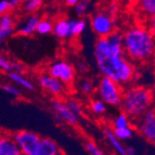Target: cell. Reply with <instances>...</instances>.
Segmentation results:
<instances>
[{
    "label": "cell",
    "instance_id": "25",
    "mask_svg": "<svg viewBox=\"0 0 155 155\" xmlns=\"http://www.w3.org/2000/svg\"><path fill=\"white\" fill-rule=\"evenodd\" d=\"M64 102L67 105V107L75 114L76 116L80 117L83 115V107H81V105H80V103L78 101L74 100V99H66Z\"/></svg>",
    "mask_w": 155,
    "mask_h": 155
},
{
    "label": "cell",
    "instance_id": "5",
    "mask_svg": "<svg viewBox=\"0 0 155 155\" xmlns=\"http://www.w3.org/2000/svg\"><path fill=\"white\" fill-rule=\"evenodd\" d=\"M47 73L59 79L66 87H71L76 79L75 66L66 60L59 59L51 62L47 68Z\"/></svg>",
    "mask_w": 155,
    "mask_h": 155
},
{
    "label": "cell",
    "instance_id": "22",
    "mask_svg": "<svg viewBox=\"0 0 155 155\" xmlns=\"http://www.w3.org/2000/svg\"><path fill=\"white\" fill-rule=\"evenodd\" d=\"M0 27L3 29L14 31V29H15V20H14V18L9 13L2 14L0 16Z\"/></svg>",
    "mask_w": 155,
    "mask_h": 155
},
{
    "label": "cell",
    "instance_id": "10",
    "mask_svg": "<svg viewBox=\"0 0 155 155\" xmlns=\"http://www.w3.org/2000/svg\"><path fill=\"white\" fill-rule=\"evenodd\" d=\"M38 84L42 90L53 96L54 98H59L65 93L66 86L62 84L59 79L52 77L47 72H42L38 75Z\"/></svg>",
    "mask_w": 155,
    "mask_h": 155
},
{
    "label": "cell",
    "instance_id": "18",
    "mask_svg": "<svg viewBox=\"0 0 155 155\" xmlns=\"http://www.w3.org/2000/svg\"><path fill=\"white\" fill-rule=\"evenodd\" d=\"M71 22V31H72L73 38L80 36L87 28V22L84 18H77V20H70Z\"/></svg>",
    "mask_w": 155,
    "mask_h": 155
},
{
    "label": "cell",
    "instance_id": "39",
    "mask_svg": "<svg viewBox=\"0 0 155 155\" xmlns=\"http://www.w3.org/2000/svg\"><path fill=\"white\" fill-rule=\"evenodd\" d=\"M63 2L68 7H74L78 2V0H63Z\"/></svg>",
    "mask_w": 155,
    "mask_h": 155
},
{
    "label": "cell",
    "instance_id": "11",
    "mask_svg": "<svg viewBox=\"0 0 155 155\" xmlns=\"http://www.w3.org/2000/svg\"><path fill=\"white\" fill-rule=\"evenodd\" d=\"M61 153L59 144L51 138H40L34 155H59Z\"/></svg>",
    "mask_w": 155,
    "mask_h": 155
},
{
    "label": "cell",
    "instance_id": "7",
    "mask_svg": "<svg viewBox=\"0 0 155 155\" xmlns=\"http://www.w3.org/2000/svg\"><path fill=\"white\" fill-rule=\"evenodd\" d=\"M12 139L21 151L22 155H34L36 147L40 141V136L31 130H18L13 132Z\"/></svg>",
    "mask_w": 155,
    "mask_h": 155
},
{
    "label": "cell",
    "instance_id": "15",
    "mask_svg": "<svg viewBox=\"0 0 155 155\" xmlns=\"http://www.w3.org/2000/svg\"><path fill=\"white\" fill-rule=\"evenodd\" d=\"M8 75L11 81H13V83L15 84L18 87H20V88L25 89V90H28V91L35 90V85H34V83L29 78L26 77L24 74H22V73L11 71V72H9Z\"/></svg>",
    "mask_w": 155,
    "mask_h": 155
},
{
    "label": "cell",
    "instance_id": "28",
    "mask_svg": "<svg viewBox=\"0 0 155 155\" xmlns=\"http://www.w3.org/2000/svg\"><path fill=\"white\" fill-rule=\"evenodd\" d=\"M85 147H86V151L90 155H106L105 153L101 150L100 147L93 142V141H91V140H87V141H86Z\"/></svg>",
    "mask_w": 155,
    "mask_h": 155
},
{
    "label": "cell",
    "instance_id": "3",
    "mask_svg": "<svg viewBox=\"0 0 155 155\" xmlns=\"http://www.w3.org/2000/svg\"><path fill=\"white\" fill-rule=\"evenodd\" d=\"M153 90L142 85H129L123 90L120 107L130 119L136 120L153 107Z\"/></svg>",
    "mask_w": 155,
    "mask_h": 155
},
{
    "label": "cell",
    "instance_id": "32",
    "mask_svg": "<svg viewBox=\"0 0 155 155\" xmlns=\"http://www.w3.org/2000/svg\"><path fill=\"white\" fill-rule=\"evenodd\" d=\"M10 5H9V0H1L0 1V16L2 14H5L10 11Z\"/></svg>",
    "mask_w": 155,
    "mask_h": 155
},
{
    "label": "cell",
    "instance_id": "30",
    "mask_svg": "<svg viewBox=\"0 0 155 155\" xmlns=\"http://www.w3.org/2000/svg\"><path fill=\"white\" fill-rule=\"evenodd\" d=\"M11 70H12V61L3 53H0V71L9 73L11 72Z\"/></svg>",
    "mask_w": 155,
    "mask_h": 155
},
{
    "label": "cell",
    "instance_id": "17",
    "mask_svg": "<svg viewBox=\"0 0 155 155\" xmlns=\"http://www.w3.org/2000/svg\"><path fill=\"white\" fill-rule=\"evenodd\" d=\"M142 14L150 18H154L155 14V0H138L137 5Z\"/></svg>",
    "mask_w": 155,
    "mask_h": 155
},
{
    "label": "cell",
    "instance_id": "27",
    "mask_svg": "<svg viewBox=\"0 0 155 155\" xmlns=\"http://www.w3.org/2000/svg\"><path fill=\"white\" fill-rule=\"evenodd\" d=\"M1 88L3 91L10 94V96L14 97V98H20L22 97V90L18 88L16 85H12V84H3L1 85Z\"/></svg>",
    "mask_w": 155,
    "mask_h": 155
},
{
    "label": "cell",
    "instance_id": "21",
    "mask_svg": "<svg viewBox=\"0 0 155 155\" xmlns=\"http://www.w3.org/2000/svg\"><path fill=\"white\" fill-rule=\"evenodd\" d=\"M112 126H113V128H124V127L130 126V118L126 113L120 112L114 117Z\"/></svg>",
    "mask_w": 155,
    "mask_h": 155
},
{
    "label": "cell",
    "instance_id": "14",
    "mask_svg": "<svg viewBox=\"0 0 155 155\" xmlns=\"http://www.w3.org/2000/svg\"><path fill=\"white\" fill-rule=\"evenodd\" d=\"M52 33L59 39H72L73 35L71 31V22L67 18H58L53 23Z\"/></svg>",
    "mask_w": 155,
    "mask_h": 155
},
{
    "label": "cell",
    "instance_id": "13",
    "mask_svg": "<svg viewBox=\"0 0 155 155\" xmlns=\"http://www.w3.org/2000/svg\"><path fill=\"white\" fill-rule=\"evenodd\" d=\"M0 155H22L10 134H0Z\"/></svg>",
    "mask_w": 155,
    "mask_h": 155
},
{
    "label": "cell",
    "instance_id": "23",
    "mask_svg": "<svg viewBox=\"0 0 155 155\" xmlns=\"http://www.w3.org/2000/svg\"><path fill=\"white\" fill-rule=\"evenodd\" d=\"M106 109H107V105L101 99L97 98L91 100L90 110L92 111L93 114H96V115H103L106 112Z\"/></svg>",
    "mask_w": 155,
    "mask_h": 155
},
{
    "label": "cell",
    "instance_id": "38",
    "mask_svg": "<svg viewBox=\"0 0 155 155\" xmlns=\"http://www.w3.org/2000/svg\"><path fill=\"white\" fill-rule=\"evenodd\" d=\"M118 1H120L126 5H136L138 2V0H118Z\"/></svg>",
    "mask_w": 155,
    "mask_h": 155
},
{
    "label": "cell",
    "instance_id": "1",
    "mask_svg": "<svg viewBox=\"0 0 155 155\" xmlns=\"http://www.w3.org/2000/svg\"><path fill=\"white\" fill-rule=\"evenodd\" d=\"M94 60L102 76L110 78L122 87L129 86L136 78V65L125 55L122 46L112 44L106 37L94 44Z\"/></svg>",
    "mask_w": 155,
    "mask_h": 155
},
{
    "label": "cell",
    "instance_id": "31",
    "mask_svg": "<svg viewBox=\"0 0 155 155\" xmlns=\"http://www.w3.org/2000/svg\"><path fill=\"white\" fill-rule=\"evenodd\" d=\"M106 38L109 39L112 44L116 45V46H122L123 44V31H112L109 36H106Z\"/></svg>",
    "mask_w": 155,
    "mask_h": 155
},
{
    "label": "cell",
    "instance_id": "37",
    "mask_svg": "<svg viewBox=\"0 0 155 155\" xmlns=\"http://www.w3.org/2000/svg\"><path fill=\"white\" fill-rule=\"evenodd\" d=\"M24 0H9V5H10L11 9H15L18 8V5H23Z\"/></svg>",
    "mask_w": 155,
    "mask_h": 155
},
{
    "label": "cell",
    "instance_id": "35",
    "mask_svg": "<svg viewBox=\"0 0 155 155\" xmlns=\"http://www.w3.org/2000/svg\"><path fill=\"white\" fill-rule=\"evenodd\" d=\"M11 71H13V72H18V73H22V74H23L25 68H24V66L21 64V63L12 61V70Z\"/></svg>",
    "mask_w": 155,
    "mask_h": 155
},
{
    "label": "cell",
    "instance_id": "36",
    "mask_svg": "<svg viewBox=\"0 0 155 155\" xmlns=\"http://www.w3.org/2000/svg\"><path fill=\"white\" fill-rule=\"evenodd\" d=\"M12 34H13V31H8V29H3L0 27V44H1L5 38H8L9 36H11Z\"/></svg>",
    "mask_w": 155,
    "mask_h": 155
},
{
    "label": "cell",
    "instance_id": "20",
    "mask_svg": "<svg viewBox=\"0 0 155 155\" xmlns=\"http://www.w3.org/2000/svg\"><path fill=\"white\" fill-rule=\"evenodd\" d=\"M114 136L120 141L129 140L134 136V129L130 126L124 127V128H112Z\"/></svg>",
    "mask_w": 155,
    "mask_h": 155
},
{
    "label": "cell",
    "instance_id": "9",
    "mask_svg": "<svg viewBox=\"0 0 155 155\" xmlns=\"http://www.w3.org/2000/svg\"><path fill=\"white\" fill-rule=\"evenodd\" d=\"M50 104H51V107L53 110L55 118L60 123L71 125V126H76L78 124L79 117L76 116L75 114L67 107V105L63 100L59 98H53L50 101Z\"/></svg>",
    "mask_w": 155,
    "mask_h": 155
},
{
    "label": "cell",
    "instance_id": "12",
    "mask_svg": "<svg viewBox=\"0 0 155 155\" xmlns=\"http://www.w3.org/2000/svg\"><path fill=\"white\" fill-rule=\"evenodd\" d=\"M39 16L37 14H29L28 16H26L21 23L18 24L16 31L18 35L21 36H31L33 34L36 33V26L39 21Z\"/></svg>",
    "mask_w": 155,
    "mask_h": 155
},
{
    "label": "cell",
    "instance_id": "26",
    "mask_svg": "<svg viewBox=\"0 0 155 155\" xmlns=\"http://www.w3.org/2000/svg\"><path fill=\"white\" fill-rule=\"evenodd\" d=\"M42 5V0H24V10L27 13H34Z\"/></svg>",
    "mask_w": 155,
    "mask_h": 155
},
{
    "label": "cell",
    "instance_id": "2",
    "mask_svg": "<svg viewBox=\"0 0 155 155\" xmlns=\"http://www.w3.org/2000/svg\"><path fill=\"white\" fill-rule=\"evenodd\" d=\"M123 51L134 63L147 62L154 54V36L143 25H132L123 33Z\"/></svg>",
    "mask_w": 155,
    "mask_h": 155
},
{
    "label": "cell",
    "instance_id": "24",
    "mask_svg": "<svg viewBox=\"0 0 155 155\" xmlns=\"http://www.w3.org/2000/svg\"><path fill=\"white\" fill-rule=\"evenodd\" d=\"M75 13L78 18H83L88 13L91 7V0H78V2L75 5Z\"/></svg>",
    "mask_w": 155,
    "mask_h": 155
},
{
    "label": "cell",
    "instance_id": "4",
    "mask_svg": "<svg viewBox=\"0 0 155 155\" xmlns=\"http://www.w3.org/2000/svg\"><path fill=\"white\" fill-rule=\"evenodd\" d=\"M96 90L98 98L103 101L106 105L113 107H118L120 105L124 89L122 88V86L112 79L102 76L97 84Z\"/></svg>",
    "mask_w": 155,
    "mask_h": 155
},
{
    "label": "cell",
    "instance_id": "29",
    "mask_svg": "<svg viewBox=\"0 0 155 155\" xmlns=\"http://www.w3.org/2000/svg\"><path fill=\"white\" fill-rule=\"evenodd\" d=\"M79 89L85 94H90L94 89V85L89 79H81L79 81Z\"/></svg>",
    "mask_w": 155,
    "mask_h": 155
},
{
    "label": "cell",
    "instance_id": "19",
    "mask_svg": "<svg viewBox=\"0 0 155 155\" xmlns=\"http://www.w3.org/2000/svg\"><path fill=\"white\" fill-rule=\"evenodd\" d=\"M53 22L49 18H39L36 26V33L39 35H49L52 33Z\"/></svg>",
    "mask_w": 155,
    "mask_h": 155
},
{
    "label": "cell",
    "instance_id": "6",
    "mask_svg": "<svg viewBox=\"0 0 155 155\" xmlns=\"http://www.w3.org/2000/svg\"><path fill=\"white\" fill-rule=\"evenodd\" d=\"M90 26L93 33L99 38L109 36L112 31H115V20L106 10H99L91 15Z\"/></svg>",
    "mask_w": 155,
    "mask_h": 155
},
{
    "label": "cell",
    "instance_id": "34",
    "mask_svg": "<svg viewBox=\"0 0 155 155\" xmlns=\"http://www.w3.org/2000/svg\"><path fill=\"white\" fill-rule=\"evenodd\" d=\"M75 70L78 71L79 73H87L88 72V66L84 61H78L77 64H76Z\"/></svg>",
    "mask_w": 155,
    "mask_h": 155
},
{
    "label": "cell",
    "instance_id": "40",
    "mask_svg": "<svg viewBox=\"0 0 155 155\" xmlns=\"http://www.w3.org/2000/svg\"><path fill=\"white\" fill-rule=\"evenodd\" d=\"M59 155H64V154H62V153H60V154Z\"/></svg>",
    "mask_w": 155,
    "mask_h": 155
},
{
    "label": "cell",
    "instance_id": "16",
    "mask_svg": "<svg viewBox=\"0 0 155 155\" xmlns=\"http://www.w3.org/2000/svg\"><path fill=\"white\" fill-rule=\"evenodd\" d=\"M103 132H104V137H105L106 141L110 143V145L112 147V149H113L117 154L118 155H127L126 147L123 144V142L120 141V140H118L115 136H114L112 128L106 127V128H104Z\"/></svg>",
    "mask_w": 155,
    "mask_h": 155
},
{
    "label": "cell",
    "instance_id": "33",
    "mask_svg": "<svg viewBox=\"0 0 155 155\" xmlns=\"http://www.w3.org/2000/svg\"><path fill=\"white\" fill-rule=\"evenodd\" d=\"M117 10H118V7H117V0H113V1L110 3L109 7H107V9H106V11H107L112 16H115Z\"/></svg>",
    "mask_w": 155,
    "mask_h": 155
},
{
    "label": "cell",
    "instance_id": "8",
    "mask_svg": "<svg viewBox=\"0 0 155 155\" xmlns=\"http://www.w3.org/2000/svg\"><path fill=\"white\" fill-rule=\"evenodd\" d=\"M137 125V130L141 134L147 141L154 143L155 141V112L151 107L134 120Z\"/></svg>",
    "mask_w": 155,
    "mask_h": 155
}]
</instances>
